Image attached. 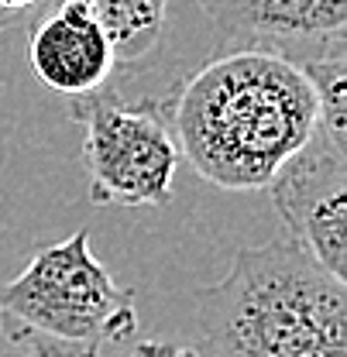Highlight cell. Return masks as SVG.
Here are the masks:
<instances>
[{"mask_svg": "<svg viewBox=\"0 0 347 357\" xmlns=\"http://www.w3.org/2000/svg\"><path fill=\"white\" fill-rule=\"evenodd\" d=\"M179 155L220 189H265L320 124L313 83L293 59L227 48L162 103Z\"/></svg>", "mask_w": 347, "mask_h": 357, "instance_id": "6da1fadb", "label": "cell"}, {"mask_svg": "<svg viewBox=\"0 0 347 357\" xmlns=\"http://www.w3.org/2000/svg\"><path fill=\"white\" fill-rule=\"evenodd\" d=\"M196 326L220 357H347V289L293 237L241 248L196 292Z\"/></svg>", "mask_w": 347, "mask_h": 357, "instance_id": "7a4b0ae2", "label": "cell"}, {"mask_svg": "<svg viewBox=\"0 0 347 357\" xmlns=\"http://www.w3.org/2000/svg\"><path fill=\"white\" fill-rule=\"evenodd\" d=\"M134 330V292L96 261L87 227L42 244L0 285V337L21 357H100Z\"/></svg>", "mask_w": 347, "mask_h": 357, "instance_id": "3957f363", "label": "cell"}, {"mask_svg": "<svg viewBox=\"0 0 347 357\" xmlns=\"http://www.w3.org/2000/svg\"><path fill=\"white\" fill-rule=\"evenodd\" d=\"M73 121L83 128L89 199L96 206H165L179 172L175 134L155 103L117 96H73Z\"/></svg>", "mask_w": 347, "mask_h": 357, "instance_id": "277c9868", "label": "cell"}, {"mask_svg": "<svg viewBox=\"0 0 347 357\" xmlns=\"http://www.w3.org/2000/svg\"><path fill=\"white\" fill-rule=\"evenodd\" d=\"M265 192L289 237L330 275L347 278V141L323 124L275 169Z\"/></svg>", "mask_w": 347, "mask_h": 357, "instance_id": "5b68a950", "label": "cell"}, {"mask_svg": "<svg viewBox=\"0 0 347 357\" xmlns=\"http://www.w3.org/2000/svg\"><path fill=\"white\" fill-rule=\"evenodd\" d=\"M220 52L265 48L296 66L344 42L347 0H196Z\"/></svg>", "mask_w": 347, "mask_h": 357, "instance_id": "8992f818", "label": "cell"}, {"mask_svg": "<svg viewBox=\"0 0 347 357\" xmlns=\"http://www.w3.org/2000/svg\"><path fill=\"white\" fill-rule=\"evenodd\" d=\"M28 62L38 83L62 96L96 93L114 73V52L80 0H55L31 28Z\"/></svg>", "mask_w": 347, "mask_h": 357, "instance_id": "52a82bcc", "label": "cell"}, {"mask_svg": "<svg viewBox=\"0 0 347 357\" xmlns=\"http://www.w3.org/2000/svg\"><path fill=\"white\" fill-rule=\"evenodd\" d=\"M103 28L114 62L128 66L158 52L165 35L169 0H80Z\"/></svg>", "mask_w": 347, "mask_h": 357, "instance_id": "ba28073f", "label": "cell"}, {"mask_svg": "<svg viewBox=\"0 0 347 357\" xmlns=\"http://www.w3.org/2000/svg\"><path fill=\"white\" fill-rule=\"evenodd\" d=\"M303 73L313 83L316 107H320V124L334 137L347 141V42L330 45L327 52L300 62Z\"/></svg>", "mask_w": 347, "mask_h": 357, "instance_id": "9c48e42d", "label": "cell"}, {"mask_svg": "<svg viewBox=\"0 0 347 357\" xmlns=\"http://www.w3.org/2000/svg\"><path fill=\"white\" fill-rule=\"evenodd\" d=\"M131 357H203L200 351H193V347H179V344H165V340H145V344H138Z\"/></svg>", "mask_w": 347, "mask_h": 357, "instance_id": "30bf717a", "label": "cell"}, {"mask_svg": "<svg viewBox=\"0 0 347 357\" xmlns=\"http://www.w3.org/2000/svg\"><path fill=\"white\" fill-rule=\"evenodd\" d=\"M42 0H0V10L3 14H10V17H17L21 10H28V7H38Z\"/></svg>", "mask_w": 347, "mask_h": 357, "instance_id": "8fae6325", "label": "cell"}, {"mask_svg": "<svg viewBox=\"0 0 347 357\" xmlns=\"http://www.w3.org/2000/svg\"><path fill=\"white\" fill-rule=\"evenodd\" d=\"M14 21H17V17H10V14H3V10H0V35H3V28H10Z\"/></svg>", "mask_w": 347, "mask_h": 357, "instance_id": "7c38bea8", "label": "cell"}, {"mask_svg": "<svg viewBox=\"0 0 347 357\" xmlns=\"http://www.w3.org/2000/svg\"><path fill=\"white\" fill-rule=\"evenodd\" d=\"M207 357H220V354H210V351H207Z\"/></svg>", "mask_w": 347, "mask_h": 357, "instance_id": "4fadbf2b", "label": "cell"}]
</instances>
